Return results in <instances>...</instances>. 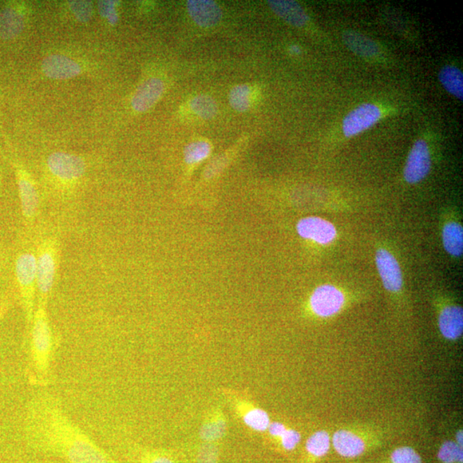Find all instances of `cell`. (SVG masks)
Masks as SVG:
<instances>
[{"mask_svg": "<svg viewBox=\"0 0 463 463\" xmlns=\"http://www.w3.org/2000/svg\"><path fill=\"white\" fill-rule=\"evenodd\" d=\"M25 434L37 452L67 463H117L71 419L54 395H35L27 406Z\"/></svg>", "mask_w": 463, "mask_h": 463, "instance_id": "obj_1", "label": "cell"}, {"mask_svg": "<svg viewBox=\"0 0 463 463\" xmlns=\"http://www.w3.org/2000/svg\"><path fill=\"white\" fill-rule=\"evenodd\" d=\"M30 379L38 386L50 383L54 339L47 304H37L30 326Z\"/></svg>", "mask_w": 463, "mask_h": 463, "instance_id": "obj_2", "label": "cell"}, {"mask_svg": "<svg viewBox=\"0 0 463 463\" xmlns=\"http://www.w3.org/2000/svg\"><path fill=\"white\" fill-rule=\"evenodd\" d=\"M14 276L26 326L30 328L37 300V247H25L18 252L14 260Z\"/></svg>", "mask_w": 463, "mask_h": 463, "instance_id": "obj_3", "label": "cell"}, {"mask_svg": "<svg viewBox=\"0 0 463 463\" xmlns=\"http://www.w3.org/2000/svg\"><path fill=\"white\" fill-rule=\"evenodd\" d=\"M58 240L54 237L39 240L37 245V304H47L53 290L58 268Z\"/></svg>", "mask_w": 463, "mask_h": 463, "instance_id": "obj_4", "label": "cell"}, {"mask_svg": "<svg viewBox=\"0 0 463 463\" xmlns=\"http://www.w3.org/2000/svg\"><path fill=\"white\" fill-rule=\"evenodd\" d=\"M51 175L64 183H73L85 172V162L74 154L56 152L50 154L47 161Z\"/></svg>", "mask_w": 463, "mask_h": 463, "instance_id": "obj_5", "label": "cell"}, {"mask_svg": "<svg viewBox=\"0 0 463 463\" xmlns=\"http://www.w3.org/2000/svg\"><path fill=\"white\" fill-rule=\"evenodd\" d=\"M382 118V110L373 103H364L352 110L343 118L342 132L346 137H353L370 129Z\"/></svg>", "mask_w": 463, "mask_h": 463, "instance_id": "obj_6", "label": "cell"}, {"mask_svg": "<svg viewBox=\"0 0 463 463\" xmlns=\"http://www.w3.org/2000/svg\"><path fill=\"white\" fill-rule=\"evenodd\" d=\"M20 207L23 221L33 225L39 211V196L37 187L25 170L17 168Z\"/></svg>", "mask_w": 463, "mask_h": 463, "instance_id": "obj_7", "label": "cell"}, {"mask_svg": "<svg viewBox=\"0 0 463 463\" xmlns=\"http://www.w3.org/2000/svg\"><path fill=\"white\" fill-rule=\"evenodd\" d=\"M431 167V154L427 142L418 140L407 156L405 179L409 184H416L428 175Z\"/></svg>", "mask_w": 463, "mask_h": 463, "instance_id": "obj_8", "label": "cell"}, {"mask_svg": "<svg viewBox=\"0 0 463 463\" xmlns=\"http://www.w3.org/2000/svg\"><path fill=\"white\" fill-rule=\"evenodd\" d=\"M344 295L341 291L332 285H323L312 294L310 304L314 314L327 318L338 314L343 306Z\"/></svg>", "mask_w": 463, "mask_h": 463, "instance_id": "obj_9", "label": "cell"}, {"mask_svg": "<svg viewBox=\"0 0 463 463\" xmlns=\"http://www.w3.org/2000/svg\"><path fill=\"white\" fill-rule=\"evenodd\" d=\"M297 232L302 238L320 245L331 243L336 236L333 224L319 217H307L300 220L297 224Z\"/></svg>", "mask_w": 463, "mask_h": 463, "instance_id": "obj_10", "label": "cell"}, {"mask_svg": "<svg viewBox=\"0 0 463 463\" xmlns=\"http://www.w3.org/2000/svg\"><path fill=\"white\" fill-rule=\"evenodd\" d=\"M376 263L383 286L387 290L397 292L402 287L401 268L393 254L385 249H380L376 254Z\"/></svg>", "mask_w": 463, "mask_h": 463, "instance_id": "obj_11", "label": "cell"}, {"mask_svg": "<svg viewBox=\"0 0 463 463\" xmlns=\"http://www.w3.org/2000/svg\"><path fill=\"white\" fill-rule=\"evenodd\" d=\"M187 8L190 17L200 27L216 26L223 18L221 7L209 0H189Z\"/></svg>", "mask_w": 463, "mask_h": 463, "instance_id": "obj_12", "label": "cell"}, {"mask_svg": "<svg viewBox=\"0 0 463 463\" xmlns=\"http://www.w3.org/2000/svg\"><path fill=\"white\" fill-rule=\"evenodd\" d=\"M165 90L164 82L153 78L145 81L136 91L132 106L138 113L146 112L160 100Z\"/></svg>", "mask_w": 463, "mask_h": 463, "instance_id": "obj_13", "label": "cell"}, {"mask_svg": "<svg viewBox=\"0 0 463 463\" xmlns=\"http://www.w3.org/2000/svg\"><path fill=\"white\" fill-rule=\"evenodd\" d=\"M42 70L53 79H70L81 73V66L64 55H50L42 62Z\"/></svg>", "mask_w": 463, "mask_h": 463, "instance_id": "obj_14", "label": "cell"}, {"mask_svg": "<svg viewBox=\"0 0 463 463\" xmlns=\"http://www.w3.org/2000/svg\"><path fill=\"white\" fill-rule=\"evenodd\" d=\"M267 3L273 13L290 25L299 27L307 25L308 16L298 3L288 0H268Z\"/></svg>", "mask_w": 463, "mask_h": 463, "instance_id": "obj_15", "label": "cell"}, {"mask_svg": "<svg viewBox=\"0 0 463 463\" xmlns=\"http://www.w3.org/2000/svg\"><path fill=\"white\" fill-rule=\"evenodd\" d=\"M343 42L351 51L363 58L377 57L380 49L374 39L354 31L347 30L342 35Z\"/></svg>", "mask_w": 463, "mask_h": 463, "instance_id": "obj_16", "label": "cell"}, {"mask_svg": "<svg viewBox=\"0 0 463 463\" xmlns=\"http://www.w3.org/2000/svg\"><path fill=\"white\" fill-rule=\"evenodd\" d=\"M439 328L447 339L455 340L461 336L463 330L462 308L449 307L439 316Z\"/></svg>", "mask_w": 463, "mask_h": 463, "instance_id": "obj_17", "label": "cell"}, {"mask_svg": "<svg viewBox=\"0 0 463 463\" xmlns=\"http://www.w3.org/2000/svg\"><path fill=\"white\" fill-rule=\"evenodd\" d=\"M335 449L346 457L359 456L365 450V444L358 436L347 431H339L333 437Z\"/></svg>", "mask_w": 463, "mask_h": 463, "instance_id": "obj_18", "label": "cell"}, {"mask_svg": "<svg viewBox=\"0 0 463 463\" xmlns=\"http://www.w3.org/2000/svg\"><path fill=\"white\" fill-rule=\"evenodd\" d=\"M438 79L445 89L451 94L462 101L463 99V74L458 67L445 66L439 71Z\"/></svg>", "mask_w": 463, "mask_h": 463, "instance_id": "obj_19", "label": "cell"}, {"mask_svg": "<svg viewBox=\"0 0 463 463\" xmlns=\"http://www.w3.org/2000/svg\"><path fill=\"white\" fill-rule=\"evenodd\" d=\"M443 243L445 251L451 256L461 257L463 252V231L460 224H446L443 230Z\"/></svg>", "mask_w": 463, "mask_h": 463, "instance_id": "obj_20", "label": "cell"}, {"mask_svg": "<svg viewBox=\"0 0 463 463\" xmlns=\"http://www.w3.org/2000/svg\"><path fill=\"white\" fill-rule=\"evenodd\" d=\"M23 29V20L18 11L7 8L0 13V37L14 38L21 33Z\"/></svg>", "mask_w": 463, "mask_h": 463, "instance_id": "obj_21", "label": "cell"}, {"mask_svg": "<svg viewBox=\"0 0 463 463\" xmlns=\"http://www.w3.org/2000/svg\"><path fill=\"white\" fill-rule=\"evenodd\" d=\"M190 109L202 120H211L218 113V106L214 99L207 94H199L190 101Z\"/></svg>", "mask_w": 463, "mask_h": 463, "instance_id": "obj_22", "label": "cell"}, {"mask_svg": "<svg viewBox=\"0 0 463 463\" xmlns=\"http://www.w3.org/2000/svg\"><path fill=\"white\" fill-rule=\"evenodd\" d=\"M229 103L237 112L245 113L251 108L252 89L247 85L233 87L229 93Z\"/></svg>", "mask_w": 463, "mask_h": 463, "instance_id": "obj_23", "label": "cell"}, {"mask_svg": "<svg viewBox=\"0 0 463 463\" xmlns=\"http://www.w3.org/2000/svg\"><path fill=\"white\" fill-rule=\"evenodd\" d=\"M211 152V145L208 142H192L184 150L185 161L189 165L199 163L204 161Z\"/></svg>", "mask_w": 463, "mask_h": 463, "instance_id": "obj_24", "label": "cell"}, {"mask_svg": "<svg viewBox=\"0 0 463 463\" xmlns=\"http://www.w3.org/2000/svg\"><path fill=\"white\" fill-rule=\"evenodd\" d=\"M225 419L221 417H216L209 419L201 427L200 437L203 440L211 443L223 438L226 431Z\"/></svg>", "mask_w": 463, "mask_h": 463, "instance_id": "obj_25", "label": "cell"}, {"mask_svg": "<svg viewBox=\"0 0 463 463\" xmlns=\"http://www.w3.org/2000/svg\"><path fill=\"white\" fill-rule=\"evenodd\" d=\"M243 421L245 425L257 431H266L271 424L270 417L266 412L256 407L245 412Z\"/></svg>", "mask_w": 463, "mask_h": 463, "instance_id": "obj_26", "label": "cell"}, {"mask_svg": "<svg viewBox=\"0 0 463 463\" xmlns=\"http://www.w3.org/2000/svg\"><path fill=\"white\" fill-rule=\"evenodd\" d=\"M331 440L326 431H318L309 438L307 450L315 457H323L330 450Z\"/></svg>", "mask_w": 463, "mask_h": 463, "instance_id": "obj_27", "label": "cell"}, {"mask_svg": "<svg viewBox=\"0 0 463 463\" xmlns=\"http://www.w3.org/2000/svg\"><path fill=\"white\" fill-rule=\"evenodd\" d=\"M438 457L444 463H462V449L453 442H446L439 450Z\"/></svg>", "mask_w": 463, "mask_h": 463, "instance_id": "obj_28", "label": "cell"}, {"mask_svg": "<svg viewBox=\"0 0 463 463\" xmlns=\"http://www.w3.org/2000/svg\"><path fill=\"white\" fill-rule=\"evenodd\" d=\"M137 458L138 463H175L168 455L158 450H140Z\"/></svg>", "mask_w": 463, "mask_h": 463, "instance_id": "obj_29", "label": "cell"}, {"mask_svg": "<svg viewBox=\"0 0 463 463\" xmlns=\"http://www.w3.org/2000/svg\"><path fill=\"white\" fill-rule=\"evenodd\" d=\"M394 463H421V457L409 447L395 450L391 456Z\"/></svg>", "mask_w": 463, "mask_h": 463, "instance_id": "obj_30", "label": "cell"}, {"mask_svg": "<svg viewBox=\"0 0 463 463\" xmlns=\"http://www.w3.org/2000/svg\"><path fill=\"white\" fill-rule=\"evenodd\" d=\"M70 6L76 18L82 23L89 21L92 15V5L89 1H70Z\"/></svg>", "mask_w": 463, "mask_h": 463, "instance_id": "obj_31", "label": "cell"}, {"mask_svg": "<svg viewBox=\"0 0 463 463\" xmlns=\"http://www.w3.org/2000/svg\"><path fill=\"white\" fill-rule=\"evenodd\" d=\"M218 461V450L213 445H205L199 450L197 456V463H217Z\"/></svg>", "mask_w": 463, "mask_h": 463, "instance_id": "obj_32", "label": "cell"}, {"mask_svg": "<svg viewBox=\"0 0 463 463\" xmlns=\"http://www.w3.org/2000/svg\"><path fill=\"white\" fill-rule=\"evenodd\" d=\"M300 441V434L295 430H286L280 437V442L283 448L287 450H292L298 445Z\"/></svg>", "mask_w": 463, "mask_h": 463, "instance_id": "obj_33", "label": "cell"}, {"mask_svg": "<svg viewBox=\"0 0 463 463\" xmlns=\"http://www.w3.org/2000/svg\"><path fill=\"white\" fill-rule=\"evenodd\" d=\"M116 3L113 1H101L99 2L101 14L103 17L109 18L111 23H116L118 20L116 9H114Z\"/></svg>", "mask_w": 463, "mask_h": 463, "instance_id": "obj_34", "label": "cell"}, {"mask_svg": "<svg viewBox=\"0 0 463 463\" xmlns=\"http://www.w3.org/2000/svg\"><path fill=\"white\" fill-rule=\"evenodd\" d=\"M268 433L271 435L273 437L276 438H280L282 437V435L284 433V431H286V427L284 426V425L282 424V423L279 422H274L271 423L270 426L268 427Z\"/></svg>", "mask_w": 463, "mask_h": 463, "instance_id": "obj_35", "label": "cell"}, {"mask_svg": "<svg viewBox=\"0 0 463 463\" xmlns=\"http://www.w3.org/2000/svg\"><path fill=\"white\" fill-rule=\"evenodd\" d=\"M9 307L10 302L7 298L2 300L1 303H0V323H1L2 320L4 318H5L8 310H9Z\"/></svg>", "mask_w": 463, "mask_h": 463, "instance_id": "obj_36", "label": "cell"}, {"mask_svg": "<svg viewBox=\"0 0 463 463\" xmlns=\"http://www.w3.org/2000/svg\"><path fill=\"white\" fill-rule=\"evenodd\" d=\"M290 53L292 55H298L302 53V49H300V47L297 45H292L290 47Z\"/></svg>", "mask_w": 463, "mask_h": 463, "instance_id": "obj_37", "label": "cell"}, {"mask_svg": "<svg viewBox=\"0 0 463 463\" xmlns=\"http://www.w3.org/2000/svg\"><path fill=\"white\" fill-rule=\"evenodd\" d=\"M457 442H458V445H460L461 447L462 446V431H459L457 434Z\"/></svg>", "mask_w": 463, "mask_h": 463, "instance_id": "obj_38", "label": "cell"}, {"mask_svg": "<svg viewBox=\"0 0 463 463\" xmlns=\"http://www.w3.org/2000/svg\"><path fill=\"white\" fill-rule=\"evenodd\" d=\"M2 271H3V264L1 259H0V273H1Z\"/></svg>", "mask_w": 463, "mask_h": 463, "instance_id": "obj_39", "label": "cell"}]
</instances>
